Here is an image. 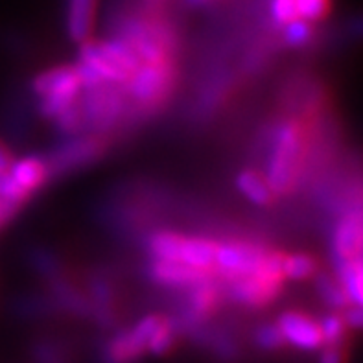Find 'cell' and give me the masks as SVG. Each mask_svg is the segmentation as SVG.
<instances>
[{
    "mask_svg": "<svg viewBox=\"0 0 363 363\" xmlns=\"http://www.w3.org/2000/svg\"><path fill=\"white\" fill-rule=\"evenodd\" d=\"M116 85H101L98 89L87 91L85 100L79 104L85 125L106 128L113 124L122 113V96L115 91Z\"/></svg>",
    "mask_w": 363,
    "mask_h": 363,
    "instance_id": "8992f818",
    "label": "cell"
},
{
    "mask_svg": "<svg viewBox=\"0 0 363 363\" xmlns=\"http://www.w3.org/2000/svg\"><path fill=\"white\" fill-rule=\"evenodd\" d=\"M221 299V291L212 279L208 281H203L199 284L190 286L189 291V301H186V306H189V318L192 321H203L207 319L208 315L216 312L218 304Z\"/></svg>",
    "mask_w": 363,
    "mask_h": 363,
    "instance_id": "4fadbf2b",
    "label": "cell"
},
{
    "mask_svg": "<svg viewBox=\"0 0 363 363\" xmlns=\"http://www.w3.org/2000/svg\"><path fill=\"white\" fill-rule=\"evenodd\" d=\"M186 2L192 6H203V4H207L208 0H186Z\"/></svg>",
    "mask_w": 363,
    "mask_h": 363,
    "instance_id": "f1b7e54d",
    "label": "cell"
},
{
    "mask_svg": "<svg viewBox=\"0 0 363 363\" xmlns=\"http://www.w3.org/2000/svg\"><path fill=\"white\" fill-rule=\"evenodd\" d=\"M266 253L267 249L260 247L253 242L225 240V242L218 244L212 272L216 275H221L229 282L238 281V279L253 275L262 264Z\"/></svg>",
    "mask_w": 363,
    "mask_h": 363,
    "instance_id": "5b68a950",
    "label": "cell"
},
{
    "mask_svg": "<svg viewBox=\"0 0 363 363\" xmlns=\"http://www.w3.org/2000/svg\"><path fill=\"white\" fill-rule=\"evenodd\" d=\"M319 327L323 332V347L345 345L349 325L340 313H328L327 318H323V321L319 323Z\"/></svg>",
    "mask_w": 363,
    "mask_h": 363,
    "instance_id": "44dd1931",
    "label": "cell"
},
{
    "mask_svg": "<svg viewBox=\"0 0 363 363\" xmlns=\"http://www.w3.org/2000/svg\"><path fill=\"white\" fill-rule=\"evenodd\" d=\"M218 242L208 238H186L184 236L183 245H181L179 262L186 264V266L194 267V269H201V272H212L214 267V257H216Z\"/></svg>",
    "mask_w": 363,
    "mask_h": 363,
    "instance_id": "5bb4252c",
    "label": "cell"
},
{
    "mask_svg": "<svg viewBox=\"0 0 363 363\" xmlns=\"http://www.w3.org/2000/svg\"><path fill=\"white\" fill-rule=\"evenodd\" d=\"M319 363H347L345 345H328L323 349Z\"/></svg>",
    "mask_w": 363,
    "mask_h": 363,
    "instance_id": "4316f807",
    "label": "cell"
},
{
    "mask_svg": "<svg viewBox=\"0 0 363 363\" xmlns=\"http://www.w3.org/2000/svg\"><path fill=\"white\" fill-rule=\"evenodd\" d=\"M255 341L257 345L264 350H279L286 345V340L282 336L281 328L275 325H262L255 332Z\"/></svg>",
    "mask_w": 363,
    "mask_h": 363,
    "instance_id": "cb8c5ba5",
    "label": "cell"
},
{
    "mask_svg": "<svg viewBox=\"0 0 363 363\" xmlns=\"http://www.w3.org/2000/svg\"><path fill=\"white\" fill-rule=\"evenodd\" d=\"M312 37V23H308V21L297 18V21H294V23L286 24L284 26V41L286 45L291 46V48H303V46L310 45Z\"/></svg>",
    "mask_w": 363,
    "mask_h": 363,
    "instance_id": "7402d4cb",
    "label": "cell"
},
{
    "mask_svg": "<svg viewBox=\"0 0 363 363\" xmlns=\"http://www.w3.org/2000/svg\"><path fill=\"white\" fill-rule=\"evenodd\" d=\"M8 174L28 196H32L46 183L48 174H50V166L39 157H24V159L11 162Z\"/></svg>",
    "mask_w": 363,
    "mask_h": 363,
    "instance_id": "8fae6325",
    "label": "cell"
},
{
    "mask_svg": "<svg viewBox=\"0 0 363 363\" xmlns=\"http://www.w3.org/2000/svg\"><path fill=\"white\" fill-rule=\"evenodd\" d=\"M79 63L89 67L92 72H96L109 85H125L129 79V74L113 61V57L104 50L100 41L87 39L79 45Z\"/></svg>",
    "mask_w": 363,
    "mask_h": 363,
    "instance_id": "9c48e42d",
    "label": "cell"
},
{
    "mask_svg": "<svg viewBox=\"0 0 363 363\" xmlns=\"http://www.w3.org/2000/svg\"><path fill=\"white\" fill-rule=\"evenodd\" d=\"M82 89L76 67H55L37 76L33 82V92L39 96V111L52 120L78 104Z\"/></svg>",
    "mask_w": 363,
    "mask_h": 363,
    "instance_id": "3957f363",
    "label": "cell"
},
{
    "mask_svg": "<svg viewBox=\"0 0 363 363\" xmlns=\"http://www.w3.org/2000/svg\"><path fill=\"white\" fill-rule=\"evenodd\" d=\"M306 153V131L299 120H286L273 135L266 179L275 196L288 194L297 183Z\"/></svg>",
    "mask_w": 363,
    "mask_h": 363,
    "instance_id": "6da1fadb",
    "label": "cell"
},
{
    "mask_svg": "<svg viewBox=\"0 0 363 363\" xmlns=\"http://www.w3.org/2000/svg\"><path fill=\"white\" fill-rule=\"evenodd\" d=\"M282 264H284V253L267 251L262 264L253 275L230 282V299L251 308H262L266 304L273 303L282 291V281H284Z\"/></svg>",
    "mask_w": 363,
    "mask_h": 363,
    "instance_id": "7a4b0ae2",
    "label": "cell"
},
{
    "mask_svg": "<svg viewBox=\"0 0 363 363\" xmlns=\"http://www.w3.org/2000/svg\"><path fill=\"white\" fill-rule=\"evenodd\" d=\"M98 0H69L67 6V32L74 43L91 39Z\"/></svg>",
    "mask_w": 363,
    "mask_h": 363,
    "instance_id": "7c38bea8",
    "label": "cell"
},
{
    "mask_svg": "<svg viewBox=\"0 0 363 363\" xmlns=\"http://www.w3.org/2000/svg\"><path fill=\"white\" fill-rule=\"evenodd\" d=\"M297 9H299V18L315 23L328 15L330 0H297Z\"/></svg>",
    "mask_w": 363,
    "mask_h": 363,
    "instance_id": "484cf974",
    "label": "cell"
},
{
    "mask_svg": "<svg viewBox=\"0 0 363 363\" xmlns=\"http://www.w3.org/2000/svg\"><path fill=\"white\" fill-rule=\"evenodd\" d=\"M214 273L194 269L183 262L175 260H152L150 264V277L152 281L161 286H170V288H190L194 284H199L203 281L212 279Z\"/></svg>",
    "mask_w": 363,
    "mask_h": 363,
    "instance_id": "ba28073f",
    "label": "cell"
},
{
    "mask_svg": "<svg viewBox=\"0 0 363 363\" xmlns=\"http://www.w3.org/2000/svg\"><path fill=\"white\" fill-rule=\"evenodd\" d=\"M315 290H318L323 303L327 304L328 308L336 310V312H345L347 308L352 306L345 288L341 286V282L337 281L336 277L321 273L318 277V281H315Z\"/></svg>",
    "mask_w": 363,
    "mask_h": 363,
    "instance_id": "d6986e66",
    "label": "cell"
},
{
    "mask_svg": "<svg viewBox=\"0 0 363 363\" xmlns=\"http://www.w3.org/2000/svg\"><path fill=\"white\" fill-rule=\"evenodd\" d=\"M236 186L245 198L251 203L258 205V207H267L272 205L275 194H273L272 186L267 183V179L262 174H258L257 170H244L240 172L236 177Z\"/></svg>",
    "mask_w": 363,
    "mask_h": 363,
    "instance_id": "e0dca14e",
    "label": "cell"
},
{
    "mask_svg": "<svg viewBox=\"0 0 363 363\" xmlns=\"http://www.w3.org/2000/svg\"><path fill=\"white\" fill-rule=\"evenodd\" d=\"M147 350L138 340L133 328L120 332L107 343L106 359L107 363H135L143 358Z\"/></svg>",
    "mask_w": 363,
    "mask_h": 363,
    "instance_id": "9a60e30c",
    "label": "cell"
},
{
    "mask_svg": "<svg viewBox=\"0 0 363 363\" xmlns=\"http://www.w3.org/2000/svg\"><path fill=\"white\" fill-rule=\"evenodd\" d=\"M282 273H284V279H290V281H306L318 273V260L308 253L284 255Z\"/></svg>",
    "mask_w": 363,
    "mask_h": 363,
    "instance_id": "ffe728a7",
    "label": "cell"
},
{
    "mask_svg": "<svg viewBox=\"0 0 363 363\" xmlns=\"http://www.w3.org/2000/svg\"><path fill=\"white\" fill-rule=\"evenodd\" d=\"M175 82V69L172 61L162 63H140L129 79L125 82V89L131 100L138 106L153 107L159 106L168 92L172 91Z\"/></svg>",
    "mask_w": 363,
    "mask_h": 363,
    "instance_id": "277c9868",
    "label": "cell"
},
{
    "mask_svg": "<svg viewBox=\"0 0 363 363\" xmlns=\"http://www.w3.org/2000/svg\"><path fill=\"white\" fill-rule=\"evenodd\" d=\"M272 18L279 26L294 23L299 18L297 0H272Z\"/></svg>",
    "mask_w": 363,
    "mask_h": 363,
    "instance_id": "d4e9b609",
    "label": "cell"
},
{
    "mask_svg": "<svg viewBox=\"0 0 363 363\" xmlns=\"http://www.w3.org/2000/svg\"><path fill=\"white\" fill-rule=\"evenodd\" d=\"M336 266V279L345 288L350 304L363 308V257L334 262Z\"/></svg>",
    "mask_w": 363,
    "mask_h": 363,
    "instance_id": "2e32d148",
    "label": "cell"
},
{
    "mask_svg": "<svg viewBox=\"0 0 363 363\" xmlns=\"http://www.w3.org/2000/svg\"><path fill=\"white\" fill-rule=\"evenodd\" d=\"M281 328L286 343L297 347L301 350H319L323 347V332L319 323L303 312H284L277 321Z\"/></svg>",
    "mask_w": 363,
    "mask_h": 363,
    "instance_id": "52a82bcc",
    "label": "cell"
},
{
    "mask_svg": "<svg viewBox=\"0 0 363 363\" xmlns=\"http://www.w3.org/2000/svg\"><path fill=\"white\" fill-rule=\"evenodd\" d=\"M175 347V328L170 321H164L161 328L155 332V336L152 337L150 345H147V352H152L155 356L168 354Z\"/></svg>",
    "mask_w": 363,
    "mask_h": 363,
    "instance_id": "603a6c76",
    "label": "cell"
},
{
    "mask_svg": "<svg viewBox=\"0 0 363 363\" xmlns=\"http://www.w3.org/2000/svg\"><path fill=\"white\" fill-rule=\"evenodd\" d=\"M101 147H104V144L98 138H76L72 143L61 146L52 157V162L48 166H52L55 172L74 170V168L87 164L94 157L100 155Z\"/></svg>",
    "mask_w": 363,
    "mask_h": 363,
    "instance_id": "30bf717a",
    "label": "cell"
},
{
    "mask_svg": "<svg viewBox=\"0 0 363 363\" xmlns=\"http://www.w3.org/2000/svg\"><path fill=\"white\" fill-rule=\"evenodd\" d=\"M11 162H13V157H11L9 150L6 147V144L0 143V174H6L9 170Z\"/></svg>",
    "mask_w": 363,
    "mask_h": 363,
    "instance_id": "83f0119b",
    "label": "cell"
},
{
    "mask_svg": "<svg viewBox=\"0 0 363 363\" xmlns=\"http://www.w3.org/2000/svg\"><path fill=\"white\" fill-rule=\"evenodd\" d=\"M184 236L172 230H159L153 233L147 240V251L152 255V260H175L179 262L181 245Z\"/></svg>",
    "mask_w": 363,
    "mask_h": 363,
    "instance_id": "ac0fdd59",
    "label": "cell"
}]
</instances>
